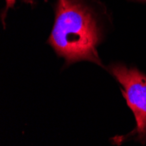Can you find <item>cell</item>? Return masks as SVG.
<instances>
[{
    "label": "cell",
    "instance_id": "cell-1",
    "mask_svg": "<svg viewBox=\"0 0 146 146\" xmlns=\"http://www.w3.org/2000/svg\"><path fill=\"white\" fill-rule=\"evenodd\" d=\"M99 31L90 11L76 0H59L49 44L68 63L90 60L101 65Z\"/></svg>",
    "mask_w": 146,
    "mask_h": 146
},
{
    "label": "cell",
    "instance_id": "cell-2",
    "mask_svg": "<svg viewBox=\"0 0 146 146\" xmlns=\"http://www.w3.org/2000/svg\"><path fill=\"white\" fill-rule=\"evenodd\" d=\"M113 75L123 87V95L134 113L137 127L130 133L142 143H146V75L136 68L123 65L110 68Z\"/></svg>",
    "mask_w": 146,
    "mask_h": 146
},
{
    "label": "cell",
    "instance_id": "cell-3",
    "mask_svg": "<svg viewBox=\"0 0 146 146\" xmlns=\"http://www.w3.org/2000/svg\"><path fill=\"white\" fill-rule=\"evenodd\" d=\"M7 7H12L15 4V0H5Z\"/></svg>",
    "mask_w": 146,
    "mask_h": 146
}]
</instances>
